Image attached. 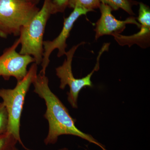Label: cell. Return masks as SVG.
Wrapping results in <instances>:
<instances>
[{
	"instance_id": "cell-1",
	"label": "cell",
	"mask_w": 150,
	"mask_h": 150,
	"mask_svg": "<svg viewBox=\"0 0 150 150\" xmlns=\"http://www.w3.org/2000/svg\"><path fill=\"white\" fill-rule=\"evenodd\" d=\"M49 80L45 74L39 73L32 83L34 91L44 100L46 106L44 117L49 125L48 134L44 140L46 146L55 144L59 137L64 135H72L86 140L107 150L105 147L90 134L80 131L75 125L76 120L70 115L69 110L49 88Z\"/></svg>"
},
{
	"instance_id": "cell-2",
	"label": "cell",
	"mask_w": 150,
	"mask_h": 150,
	"mask_svg": "<svg viewBox=\"0 0 150 150\" xmlns=\"http://www.w3.org/2000/svg\"><path fill=\"white\" fill-rule=\"evenodd\" d=\"M38 65L33 63L27 75L17 83L13 89H0V98L5 106L8 115L7 131L13 135L18 144L25 150H30L22 141L20 136L21 119L26 94L38 74Z\"/></svg>"
},
{
	"instance_id": "cell-3",
	"label": "cell",
	"mask_w": 150,
	"mask_h": 150,
	"mask_svg": "<svg viewBox=\"0 0 150 150\" xmlns=\"http://www.w3.org/2000/svg\"><path fill=\"white\" fill-rule=\"evenodd\" d=\"M52 0H44L43 6L29 23L21 30L19 54L32 56L38 65L43 61V35L46 24L52 14Z\"/></svg>"
},
{
	"instance_id": "cell-4",
	"label": "cell",
	"mask_w": 150,
	"mask_h": 150,
	"mask_svg": "<svg viewBox=\"0 0 150 150\" xmlns=\"http://www.w3.org/2000/svg\"><path fill=\"white\" fill-rule=\"evenodd\" d=\"M40 9L26 0H0V37L19 36Z\"/></svg>"
},
{
	"instance_id": "cell-5",
	"label": "cell",
	"mask_w": 150,
	"mask_h": 150,
	"mask_svg": "<svg viewBox=\"0 0 150 150\" xmlns=\"http://www.w3.org/2000/svg\"><path fill=\"white\" fill-rule=\"evenodd\" d=\"M84 43V42L80 43L73 46L69 51L67 52L65 54L67 56V59H65L62 66L57 67L56 69V75L60 79V88L64 90L67 85L69 87L70 91L67 93V99L71 106L74 108H78V97L80 92L82 88L86 86L89 87L93 86L91 81L92 76L95 71L99 70L100 58L103 53L108 49L109 45L108 43H105L103 46L98 56L95 67L91 73L85 77L76 79L73 75L72 71L73 57L78 47Z\"/></svg>"
},
{
	"instance_id": "cell-6",
	"label": "cell",
	"mask_w": 150,
	"mask_h": 150,
	"mask_svg": "<svg viewBox=\"0 0 150 150\" xmlns=\"http://www.w3.org/2000/svg\"><path fill=\"white\" fill-rule=\"evenodd\" d=\"M20 44L18 38L11 46L5 49L0 56V76L5 80H9L11 77L15 78L17 82L22 80L27 75L28 65L35 63L32 56L16 52Z\"/></svg>"
},
{
	"instance_id": "cell-7",
	"label": "cell",
	"mask_w": 150,
	"mask_h": 150,
	"mask_svg": "<svg viewBox=\"0 0 150 150\" xmlns=\"http://www.w3.org/2000/svg\"><path fill=\"white\" fill-rule=\"evenodd\" d=\"M90 11L82 8L76 7L69 16L64 18V26L58 37L53 40L43 41V61L41 64L42 69L40 72V74H46V69L50 63L49 57L54 50L58 49V57H62L66 54V49L67 46L66 42L74 23L81 16L86 15Z\"/></svg>"
},
{
	"instance_id": "cell-8",
	"label": "cell",
	"mask_w": 150,
	"mask_h": 150,
	"mask_svg": "<svg viewBox=\"0 0 150 150\" xmlns=\"http://www.w3.org/2000/svg\"><path fill=\"white\" fill-rule=\"evenodd\" d=\"M99 8L101 16L97 22L94 30L96 40L104 35L121 33L126 28V25L128 24L136 25L139 28L141 26L134 17H130L125 21L118 20L115 18L112 14V10L107 5L101 3Z\"/></svg>"
},
{
	"instance_id": "cell-9",
	"label": "cell",
	"mask_w": 150,
	"mask_h": 150,
	"mask_svg": "<svg viewBox=\"0 0 150 150\" xmlns=\"http://www.w3.org/2000/svg\"><path fill=\"white\" fill-rule=\"evenodd\" d=\"M138 21L141 25L140 31L129 36L114 33L112 35L119 45H128L131 47L137 44L142 47H146L149 44L150 38V9L149 7L143 3H139Z\"/></svg>"
},
{
	"instance_id": "cell-10",
	"label": "cell",
	"mask_w": 150,
	"mask_h": 150,
	"mask_svg": "<svg viewBox=\"0 0 150 150\" xmlns=\"http://www.w3.org/2000/svg\"><path fill=\"white\" fill-rule=\"evenodd\" d=\"M100 3L109 6L112 11L122 9L131 15H135L132 8L133 5L136 4V2L132 0H100Z\"/></svg>"
},
{
	"instance_id": "cell-11",
	"label": "cell",
	"mask_w": 150,
	"mask_h": 150,
	"mask_svg": "<svg viewBox=\"0 0 150 150\" xmlns=\"http://www.w3.org/2000/svg\"><path fill=\"white\" fill-rule=\"evenodd\" d=\"M100 4V0H69L68 7L73 8L79 7L92 11L99 8Z\"/></svg>"
},
{
	"instance_id": "cell-12",
	"label": "cell",
	"mask_w": 150,
	"mask_h": 150,
	"mask_svg": "<svg viewBox=\"0 0 150 150\" xmlns=\"http://www.w3.org/2000/svg\"><path fill=\"white\" fill-rule=\"evenodd\" d=\"M17 143L16 139L8 132L0 134V150H12Z\"/></svg>"
},
{
	"instance_id": "cell-13",
	"label": "cell",
	"mask_w": 150,
	"mask_h": 150,
	"mask_svg": "<svg viewBox=\"0 0 150 150\" xmlns=\"http://www.w3.org/2000/svg\"><path fill=\"white\" fill-rule=\"evenodd\" d=\"M8 122V115L5 106L2 102H0V134L7 131Z\"/></svg>"
},
{
	"instance_id": "cell-14",
	"label": "cell",
	"mask_w": 150,
	"mask_h": 150,
	"mask_svg": "<svg viewBox=\"0 0 150 150\" xmlns=\"http://www.w3.org/2000/svg\"><path fill=\"white\" fill-rule=\"evenodd\" d=\"M69 0H52V14L63 13L68 6Z\"/></svg>"
},
{
	"instance_id": "cell-15",
	"label": "cell",
	"mask_w": 150,
	"mask_h": 150,
	"mask_svg": "<svg viewBox=\"0 0 150 150\" xmlns=\"http://www.w3.org/2000/svg\"><path fill=\"white\" fill-rule=\"evenodd\" d=\"M26 1L30 2L32 3L33 4H34L36 5L39 2L40 0H26Z\"/></svg>"
},
{
	"instance_id": "cell-16",
	"label": "cell",
	"mask_w": 150,
	"mask_h": 150,
	"mask_svg": "<svg viewBox=\"0 0 150 150\" xmlns=\"http://www.w3.org/2000/svg\"><path fill=\"white\" fill-rule=\"evenodd\" d=\"M58 150H69L68 149H67V148H63V149H59Z\"/></svg>"
},
{
	"instance_id": "cell-17",
	"label": "cell",
	"mask_w": 150,
	"mask_h": 150,
	"mask_svg": "<svg viewBox=\"0 0 150 150\" xmlns=\"http://www.w3.org/2000/svg\"><path fill=\"white\" fill-rule=\"evenodd\" d=\"M12 150H19V149H18V148H17L16 147L14 148Z\"/></svg>"
}]
</instances>
